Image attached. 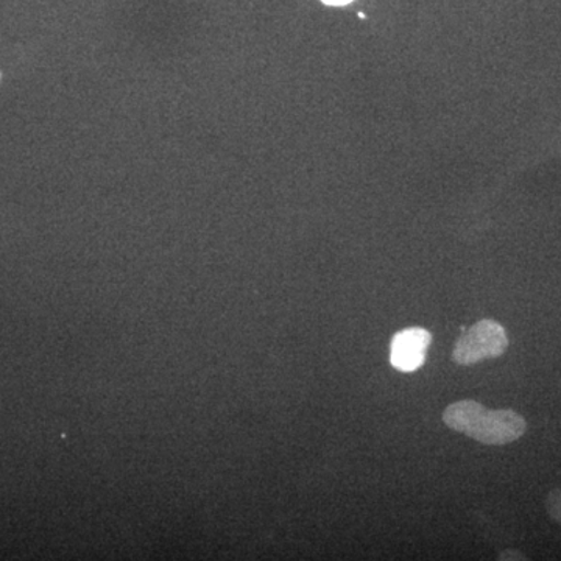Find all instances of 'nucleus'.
I'll list each match as a JSON object with an SVG mask.
<instances>
[{
  "label": "nucleus",
  "instance_id": "obj_1",
  "mask_svg": "<svg viewBox=\"0 0 561 561\" xmlns=\"http://www.w3.org/2000/svg\"><path fill=\"white\" fill-rule=\"evenodd\" d=\"M443 421L449 430L490 446H504L519 440L527 431L526 420L518 412L511 409L490 411L481 402L472 400L448 405L443 412Z\"/></svg>",
  "mask_w": 561,
  "mask_h": 561
},
{
  "label": "nucleus",
  "instance_id": "obj_2",
  "mask_svg": "<svg viewBox=\"0 0 561 561\" xmlns=\"http://www.w3.org/2000/svg\"><path fill=\"white\" fill-rule=\"evenodd\" d=\"M508 348V337L504 328L494 320H481L457 339L453 350V360L461 367L500 357Z\"/></svg>",
  "mask_w": 561,
  "mask_h": 561
},
{
  "label": "nucleus",
  "instance_id": "obj_3",
  "mask_svg": "<svg viewBox=\"0 0 561 561\" xmlns=\"http://www.w3.org/2000/svg\"><path fill=\"white\" fill-rule=\"evenodd\" d=\"M432 335L423 328L398 332L391 341L390 362L400 371H415L426 362Z\"/></svg>",
  "mask_w": 561,
  "mask_h": 561
},
{
  "label": "nucleus",
  "instance_id": "obj_4",
  "mask_svg": "<svg viewBox=\"0 0 561 561\" xmlns=\"http://www.w3.org/2000/svg\"><path fill=\"white\" fill-rule=\"evenodd\" d=\"M546 511L561 526V489L552 490L546 497Z\"/></svg>",
  "mask_w": 561,
  "mask_h": 561
},
{
  "label": "nucleus",
  "instance_id": "obj_5",
  "mask_svg": "<svg viewBox=\"0 0 561 561\" xmlns=\"http://www.w3.org/2000/svg\"><path fill=\"white\" fill-rule=\"evenodd\" d=\"M500 560L502 561H523L527 560V557L524 556V553L518 551H512V549H508V551H504L500 556Z\"/></svg>",
  "mask_w": 561,
  "mask_h": 561
},
{
  "label": "nucleus",
  "instance_id": "obj_6",
  "mask_svg": "<svg viewBox=\"0 0 561 561\" xmlns=\"http://www.w3.org/2000/svg\"><path fill=\"white\" fill-rule=\"evenodd\" d=\"M328 5H345V3L351 2V0H323Z\"/></svg>",
  "mask_w": 561,
  "mask_h": 561
}]
</instances>
